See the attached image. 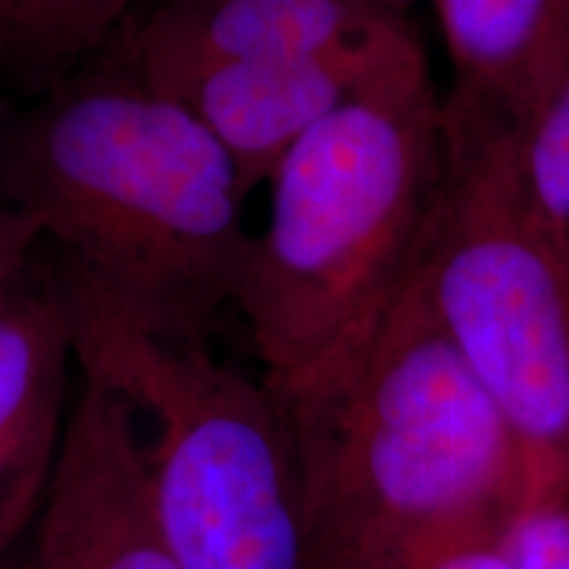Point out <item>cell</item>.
<instances>
[{
  "label": "cell",
  "mask_w": 569,
  "mask_h": 569,
  "mask_svg": "<svg viewBox=\"0 0 569 569\" xmlns=\"http://www.w3.org/2000/svg\"><path fill=\"white\" fill-rule=\"evenodd\" d=\"M301 486L306 569H417L501 540L522 453L409 272L343 346L272 388Z\"/></svg>",
  "instance_id": "cell-1"
},
{
  "label": "cell",
  "mask_w": 569,
  "mask_h": 569,
  "mask_svg": "<svg viewBox=\"0 0 569 569\" xmlns=\"http://www.w3.org/2000/svg\"><path fill=\"white\" fill-rule=\"evenodd\" d=\"M3 203L156 325L206 332L232 306L251 234L246 188L188 106L134 77L59 90L0 153Z\"/></svg>",
  "instance_id": "cell-2"
},
{
  "label": "cell",
  "mask_w": 569,
  "mask_h": 569,
  "mask_svg": "<svg viewBox=\"0 0 569 569\" xmlns=\"http://www.w3.org/2000/svg\"><path fill=\"white\" fill-rule=\"evenodd\" d=\"M440 169L443 111L427 69L346 103L284 156L232 301L269 388L319 365L390 301Z\"/></svg>",
  "instance_id": "cell-3"
},
{
  "label": "cell",
  "mask_w": 569,
  "mask_h": 569,
  "mask_svg": "<svg viewBox=\"0 0 569 569\" xmlns=\"http://www.w3.org/2000/svg\"><path fill=\"white\" fill-rule=\"evenodd\" d=\"M74 367L130 401L153 507L182 569H306L301 486L264 377L211 353L206 332L146 319L63 267Z\"/></svg>",
  "instance_id": "cell-4"
},
{
  "label": "cell",
  "mask_w": 569,
  "mask_h": 569,
  "mask_svg": "<svg viewBox=\"0 0 569 569\" xmlns=\"http://www.w3.org/2000/svg\"><path fill=\"white\" fill-rule=\"evenodd\" d=\"M440 111L443 169L409 280L509 425L528 507L559 501L569 496V253L525 201L517 130Z\"/></svg>",
  "instance_id": "cell-5"
},
{
  "label": "cell",
  "mask_w": 569,
  "mask_h": 569,
  "mask_svg": "<svg viewBox=\"0 0 569 569\" xmlns=\"http://www.w3.org/2000/svg\"><path fill=\"white\" fill-rule=\"evenodd\" d=\"M21 569H182L163 536L130 401L77 369V388Z\"/></svg>",
  "instance_id": "cell-6"
},
{
  "label": "cell",
  "mask_w": 569,
  "mask_h": 569,
  "mask_svg": "<svg viewBox=\"0 0 569 569\" xmlns=\"http://www.w3.org/2000/svg\"><path fill=\"white\" fill-rule=\"evenodd\" d=\"M422 69L419 46L388 56L206 63L132 74L188 106L222 142L251 193L338 109Z\"/></svg>",
  "instance_id": "cell-7"
},
{
  "label": "cell",
  "mask_w": 569,
  "mask_h": 569,
  "mask_svg": "<svg viewBox=\"0 0 569 569\" xmlns=\"http://www.w3.org/2000/svg\"><path fill=\"white\" fill-rule=\"evenodd\" d=\"M130 40L134 74L419 48L401 9L377 0H172L153 3Z\"/></svg>",
  "instance_id": "cell-8"
},
{
  "label": "cell",
  "mask_w": 569,
  "mask_h": 569,
  "mask_svg": "<svg viewBox=\"0 0 569 569\" xmlns=\"http://www.w3.org/2000/svg\"><path fill=\"white\" fill-rule=\"evenodd\" d=\"M453 69L448 111L519 130L569 53V0H436Z\"/></svg>",
  "instance_id": "cell-9"
},
{
  "label": "cell",
  "mask_w": 569,
  "mask_h": 569,
  "mask_svg": "<svg viewBox=\"0 0 569 569\" xmlns=\"http://www.w3.org/2000/svg\"><path fill=\"white\" fill-rule=\"evenodd\" d=\"M74 346L56 288L27 282L0 306V478L21 482L53 465L69 411Z\"/></svg>",
  "instance_id": "cell-10"
},
{
  "label": "cell",
  "mask_w": 569,
  "mask_h": 569,
  "mask_svg": "<svg viewBox=\"0 0 569 569\" xmlns=\"http://www.w3.org/2000/svg\"><path fill=\"white\" fill-rule=\"evenodd\" d=\"M9 69L48 82L122 30L134 0H6Z\"/></svg>",
  "instance_id": "cell-11"
},
{
  "label": "cell",
  "mask_w": 569,
  "mask_h": 569,
  "mask_svg": "<svg viewBox=\"0 0 569 569\" xmlns=\"http://www.w3.org/2000/svg\"><path fill=\"white\" fill-rule=\"evenodd\" d=\"M515 161L530 211L569 253V53L517 130Z\"/></svg>",
  "instance_id": "cell-12"
},
{
  "label": "cell",
  "mask_w": 569,
  "mask_h": 569,
  "mask_svg": "<svg viewBox=\"0 0 569 569\" xmlns=\"http://www.w3.org/2000/svg\"><path fill=\"white\" fill-rule=\"evenodd\" d=\"M501 543L515 569H569V496L519 511Z\"/></svg>",
  "instance_id": "cell-13"
},
{
  "label": "cell",
  "mask_w": 569,
  "mask_h": 569,
  "mask_svg": "<svg viewBox=\"0 0 569 569\" xmlns=\"http://www.w3.org/2000/svg\"><path fill=\"white\" fill-rule=\"evenodd\" d=\"M42 234L27 213L0 201V306L24 288Z\"/></svg>",
  "instance_id": "cell-14"
},
{
  "label": "cell",
  "mask_w": 569,
  "mask_h": 569,
  "mask_svg": "<svg viewBox=\"0 0 569 569\" xmlns=\"http://www.w3.org/2000/svg\"><path fill=\"white\" fill-rule=\"evenodd\" d=\"M46 478L24 482L9 496L0 498V567L11 557V551L21 543V538L30 536V528L38 515L42 488H46Z\"/></svg>",
  "instance_id": "cell-15"
},
{
  "label": "cell",
  "mask_w": 569,
  "mask_h": 569,
  "mask_svg": "<svg viewBox=\"0 0 569 569\" xmlns=\"http://www.w3.org/2000/svg\"><path fill=\"white\" fill-rule=\"evenodd\" d=\"M417 569H515L509 551L503 549L501 540H486V543L465 546L443 557L427 561Z\"/></svg>",
  "instance_id": "cell-16"
},
{
  "label": "cell",
  "mask_w": 569,
  "mask_h": 569,
  "mask_svg": "<svg viewBox=\"0 0 569 569\" xmlns=\"http://www.w3.org/2000/svg\"><path fill=\"white\" fill-rule=\"evenodd\" d=\"M9 6L0 0V84H3V71L9 69Z\"/></svg>",
  "instance_id": "cell-17"
},
{
  "label": "cell",
  "mask_w": 569,
  "mask_h": 569,
  "mask_svg": "<svg viewBox=\"0 0 569 569\" xmlns=\"http://www.w3.org/2000/svg\"><path fill=\"white\" fill-rule=\"evenodd\" d=\"M377 3H386V6H393V9H401L403 0H377Z\"/></svg>",
  "instance_id": "cell-18"
},
{
  "label": "cell",
  "mask_w": 569,
  "mask_h": 569,
  "mask_svg": "<svg viewBox=\"0 0 569 569\" xmlns=\"http://www.w3.org/2000/svg\"><path fill=\"white\" fill-rule=\"evenodd\" d=\"M156 3H172V0H156ZM174 3H184V0H174Z\"/></svg>",
  "instance_id": "cell-19"
}]
</instances>
